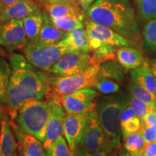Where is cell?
Wrapping results in <instances>:
<instances>
[{
	"mask_svg": "<svg viewBox=\"0 0 156 156\" xmlns=\"http://www.w3.org/2000/svg\"><path fill=\"white\" fill-rule=\"evenodd\" d=\"M9 59L12 73L5 106L7 111L17 113L28 101L46 99L51 91L49 74L34 67L21 54L12 52Z\"/></svg>",
	"mask_w": 156,
	"mask_h": 156,
	"instance_id": "obj_1",
	"label": "cell"
},
{
	"mask_svg": "<svg viewBox=\"0 0 156 156\" xmlns=\"http://www.w3.org/2000/svg\"><path fill=\"white\" fill-rule=\"evenodd\" d=\"M85 12L89 20L109 28L130 40L136 41L139 38L137 17L129 2L95 0Z\"/></svg>",
	"mask_w": 156,
	"mask_h": 156,
	"instance_id": "obj_2",
	"label": "cell"
},
{
	"mask_svg": "<svg viewBox=\"0 0 156 156\" xmlns=\"http://www.w3.org/2000/svg\"><path fill=\"white\" fill-rule=\"evenodd\" d=\"M51 112V101L34 100L25 103L17 111L13 121L25 133L34 136L43 142L46 137V127Z\"/></svg>",
	"mask_w": 156,
	"mask_h": 156,
	"instance_id": "obj_3",
	"label": "cell"
},
{
	"mask_svg": "<svg viewBox=\"0 0 156 156\" xmlns=\"http://www.w3.org/2000/svg\"><path fill=\"white\" fill-rule=\"evenodd\" d=\"M126 104L127 101L120 96L103 97L96 103L95 111L113 149L121 147L120 114Z\"/></svg>",
	"mask_w": 156,
	"mask_h": 156,
	"instance_id": "obj_4",
	"label": "cell"
},
{
	"mask_svg": "<svg viewBox=\"0 0 156 156\" xmlns=\"http://www.w3.org/2000/svg\"><path fill=\"white\" fill-rule=\"evenodd\" d=\"M23 56L34 67L41 71L50 73L59 58L69 51L58 44H45L39 41H28L22 48Z\"/></svg>",
	"mask_w": 156,
	"mask_h": 156,
	"instance_id": "obj_5",
	"label": "cell"
},
{
	"mask_svg": "<svg viewBox=\"0 0 156 156\" xmlns=\"http://www.w3.org/2000/svg\"><path fill=\"white\" fill-rule=\"evenodd\" d=\"M99 65L94 64L83 73L70 76H50L51 90L58 96L69 95L81 89L95 87Z\"/></svg>",
	"mask_w": 156,
	"mask_h": 156,
	"instance_id": "obj_6",
	"label": "cell"
},
{
	"mask_svg": "<svg viewBox=\"0 0 156 156\" xmlns=\"http://www.w3.org/2000/svg\"><path fill=\"white\" fill-rule=\"evenodd\" d=\"M85 152L105 151L110 153L113 147L105 134L96 111L87 113L80 145Z\"/></svg>",
	"mask_w": 156,
	"mask_h": 156,
	"instance_id": "obj_7",
	"label": "cell"
},
{
	"mask_svg": "<svg viewBox=\"0 0 156 156\" xmlns=\"http://www.w3.org/2000/svg\"><path fill=\"white\" fill-rule=\"evenodd\" d=\"M46 98L51 101V112L46 127V137L42 142L45 151L50 149L51 146L63 133V124L67 112L61 103V97L51 91Z\"/></svg>",
	"mask_w": 156,
	"mask_h": 156,
	"instance_id": "obj_8",
	"label": "cell"
},
{
	"mask_svg": "<svg viewBox=\"0 0 156 156\" xmlns=\"http://www.w3.org/2000/svg\"><path fill=\"white\" fill-rule=\"evenodd\" d=\"M94 64L92 56L89 53L69 52L59 58L51 68L50 73L56 76L74 75L83 73Z\"/></svg>",
	"mask_w": 156,
	"mask_h": 156,
	"instance_id": "obj_9",
	"label": "cell"
},
{
	"mask_svg": "<svg viewBox=\"0 0 156 156\" xmlns=\"http://www.w3.org/2000/svg\"><path fill=\"white\" fill-rule=\"evenodd\" d=\"M28 42L22 20L0 22V45L7 51L22 49Z\"/></svg>",
	"mask_w": 156,
	"mask_h": 156,
	"instance_id": "obj_10",
	"label": "cell"
},
{
	"mask_svg": "<svg viewBox=\"0 0 156 156\" xmlns=\"http://www.w3.org/2000/svg\"><path fill=\"white\" fill-rule=\"evenodd\" d=\"M99 94L91 88L81 89L69 95L61 96L62 106L67 114H85L95 110V99Z\"/></svg>",
	"mask_w": 156,
	"mask_h": 156,
	"instance_id": "obj_11",
	"label": "cell"
},
{
	"mask_svg": "<svg viewBox=\"0 0 156 156\" xmlns=\"http://www.w3.org/2000/svg\"><path fill=\"white\" fill-rule=\"evenodd\" d=\"M86 118L87 114H85L66 115L63 124V134L72 152L80 145Z\"/></svg>",
	"mask_w": 156,
	"mask_h": 156,
	"instance_id": "obj_12",
	"label": "cell"
},
{
	"mask_svg": "<svg viewBox=\"0 0 156 156\" xmlns=\"http://www.w3.org/2000/svg\"><path fill=\"white\" fill-rule=\"evenodd\" d=\"M13 132L18 142L21 156H46L42 142L31 134L23 132L13 121L9 120Z\"/></svg>",
	"mask_w": 156,
	"mask_h": 156,
	"instance_id": "obj_13",
	"label": "cell"
},
{
	"mask_svg": "<svg viewBox=\"0 0 156 156\" xmlns=\"http://www.w3.org/2000/svg\"><path fill=\"white\" fill-rule=\"evenodd\" d=\"M40 9L36 0H21L12 5H4L0 9V22L9 20H23Z\"/></svg>",
	"mask_w": 156,
	"mask_h": 156,
	"instance_id": "obj_14",
	"label": "cell"
},
{
	"mask_svg": "<svg viewBox=\"0 0 156 156\" xmlns=\"http://www.w3.org/2000/svg\"><path fill=\"white\" fill-rule=\"evenodd\" d=\"M85 27L90 28L103 42L114 46L116 48L122 47V46H132L133 47L136 45V43L134 41L122 36L106 26L95 23L89 19L85 20Z\"/></svg>",
	"mask_w": 156,
	"mask_h": 156,
	"instance_id": "obj_15",
	"label": "cell"
},
{
	"mask_svg": "<svg viewBox=\"0 0 156 156\" xmlns=\"http://www.w3.org/2000/svg\"><path fill=\"white\" fill-rule=\"evenodd\" d=\"M18 142L11 124L6 119L2 122L0 133V156H18Z\"/></svg>",
	"mask_w": 156,
	"mask_h": 156,
	"instance_id": "obj_16",
	"label": "cell"
},
{
	"mask_svg": "<svg viewBox=\"0 0 156 156\" xmlns=\"http://www.w3.org/2000/svg\"><path fill=\"white\" fill-rule=\"evenodd\" d=\"M57 44L67 47L69 52L81 51L84 53L90 52L87 32L85 28H80L69 32L67 36Z\"/></svg>",
	"mask_w": 156,
	"mask_h": 156,
	"instance_id": "obj_17",
	"label": "cell"
},
{
	"mask_svg": "<svg viewBox=\"0 0 156 156\" xmlns=\"http://www.w3.org/2000/svg\"><path fill=\"white\" fill-rule=\"evenodd\" d=\"M117 61L125 69H134L145 62L142 53L132 46H122L116 52Z\"/></svg>",
	"mask_w": 156,
	"mask_h": 156,
	"instance_id": "obj_18",
	"label": "cell"
},
{
	"mask_svg": "<svg viewBox=\"0 0 156 156\" xmlns=\"http://www.w3.org/2000/svg\"><path fill=\"white\" fill-rule=\"evenodd\" d=\"M44 22L37 41L45 44H57L67 36L68 33L60 30L52 22L49 15L44 11Z\"/></svg>",
	"mask_w": 156,
	"mask_h": 156,
	"instance_id": "obj_19",
	"label": "cell"
},
{
	"mask_svg": "<svg viewBox=\"0 0 156 156\" xmlns=\"http://www.w3.org/2000/svg\"><path fill=\"white\" fill-rule=\"evenodd\" d=\"M44 6L45 11L48 13L51 19L70 15L82 14L84 12L77 0H69L56 3H45Z\"/></svg>",
	"mask_w": 156,
	"mask_h": 156,
	"instance_id": "obj_20",
	"label": "cell"
},
{
	"mask_svg": "<svg viewBox=\"0 0 156 156\" xmlns=\"http://www.w3.org/2000/svg\"><path fill=\"white\" fill-rule=\"evenodd\" d=\"M130 75L134 83L156 95V79L147 62H145L140 67L132 69Z\"/></svg>",
	"mask_w": 156,
	"mask_h": 156,
	"instance_id": "obj_21",
	"label": "cell"
},
{
	"mask_svg": "<svg viewBox=\"0 0 156 156\" xmlns=\"http://www.w3.org/2000/svg\"><path fill=\"white\" fill-rule=\"evenodd\" d=\"M44 19V11L39 9L22 20L28 41H36L38 40Z\"/></svg>",
	"mask_w": 156,
	"mask_h": 156,
	"instance_id": "obj_22",
	"label": "cell"
},
{
	"mask_svg": "<svg viewBox=\"0 0 156 156\" xmlns=\"http://www.w3.org/2000/svg\"><path fill=\"white\" fill-rule=\"evenodd\" d=\"M98 77L106 78L121 83L125 80V69L115 59L107 60L99 65Z\"/></svg>",
	"mask_w": 156,
	"mask_h": 156,
	"instance_id": "obj_23",
	"label": "cell"
},
{
	"mask_svg": "<svg viewBox=\"0 0 156 156\" xmlns=\"http://www.w3.org/2000/svg\"><path fill=\"white\" fill-rule=\"evenodd\" d=\"M51 20L54 25L58 28L67 33L80 28H85V20L83 13L67 15Z\"/></svg>",
	"mask_w": 156,
	"mask_h": 156,
	"instance_id": "obj_24",
	"label": "cell"
},
{
	"mask_svg": "<svg viewBox=\"0 0 156 156\" xmlns=\"http://www.w3.org/2000/svg\"><path fill=\"white\" fill-rule=\"evenodd\" d=\"M12 73L10 64L0 57V108L6 106L7 89Z\"/></svg>",
	"mask_w": 156,
	"mask_h": 156,
	"instance_id": "obj_25",
	"label": "cell"
},
{
	"mask_svg": "<svg viewBox=\"0 0 156 156\" xmlns=\"http://www.w3.org/2000/svg\"><path fill=\"white\" fill-rule=\"evenodd\" d=\"M124 140V147L131 154H142L146 146L141 132H136L126 136Z\"/></svg>",
	"mask_w": 156,
	"mask_h": 156,
	"instance_id": "obj_26",
	"label": "cell"
},
{
	"mask_svg": "<svg viewBox=\"0 0 156 156\" xmlns=\"http://www.w3.org/2000/svg\"><path fill=\"white\" fill-rule=\"evenodd\" d=\"M130 95L143 101L148 106L156 111V95L153 94L135 83L130 84L129 86Z\"/></svg>",
	"mask_w": 156,
	"mask_h": 156,
	"instance_id": "obj_27",
	"label": "cell"
},
{
	"mask_svg": "<svg viewBox=\"0 0 156 156\" xmlns=\"http://www.w3.org/2000/svg\"><path fill=\"white\" fill-rule=\"evenodd\" d=\"M140 17L145 21L156 19V0H134Z\"/></svg>",
	"mask_w": 156,
	"mask_h": 156,
	"instance_id": "obj_28",
	"label": "cell"
},
{
	"mask_svg": "<svg viewBox=\"0 0 156 156\" xmlns=\"http://www.w3.org/2000/svg\"><path fill=\"white\" fill-rule=\"evenodd\" d=\"M142 41L147 49L156 53V19L147 21L142 31Z\"/></svg>",
	"mask_w": 156,
	"mask_h": 156,
	"instance_id": "obj_29",
	"label": "cell"
},
{
	"mask_svg": "<svg viewBox=\"0 0 156 156\" xmlns=\"http://www.w3.org/2000/svg\"><path fill=\"white\" fill-rule=\"evenodd\" d=\"M46 153L51 156H73V153L62 136H60Z\"/></svg>",
	"mask_w": 156,
	"mask_h": 156,
	"instance_id": "obj_30",
	"label": "cell"
},
{
	"mask_svg": "<svg viewBox=\"0 0 156 156\" xmlns=\"http://www.w3.org/2000/svg\"><path fill=\"white\" fill-rule=\"evenodd\" d=\"M142 121L137 116L129 119L125 122L121 123V132L123 139L128 136L129 134L139 132L142 128Z\"/></svg>",
	"mask_w": 156,
	"mask_h": 156,
	"instance_id": "obj_31",
	"label": "cell"
},
{
	"mask_svg": "<svg viewBox=\"0 0 156 156\" xmlns=\"http://www.w3.org/2000/svg\"><path fill=\"white\" fill-rule=\"evenodd\" d=\"M95 87L99 92L103 94H111L118 92L120 89V86L117 82L112 80L106 79V78L98 77Z\"/></svg>",
	"mask_w": 156,
	"mask_h": 156,
	"instance_id": "obj_32",
	"label": "cell"
},
{
	"mask_svg": "<svg viewBox=\"0 0 156 156\" xmlns=\"http://www.w3.org/2000/svg\"><path fill=\"white\" fill-rule=\"evenodd\" d=\"M127 102L130 106L134 109L136 116H137L142 121L145 119L147 115L151 113L153 109L148 106L143 101H140V99L136 98L132 95L128 97Z\"/></svg>",
	"mask_w": 156,
	"mask_h": 156,
	"instance_id": "obj_33",
	"label": "cell"
},
{
	"mask_svg": "<svg viewBox=\"0 0 156 156\" xmlns=\"http://www.w3.org/2000/svg\"><path fill=\"white\" fill-rule=\"evenodd\" d=\"M140 131L141 132L146 144L156 142V125L145 126L142 124Z\"/></svg>",
	"mask_w": 156,
	"mask_h": 156,
	"instance_id": "obj_34",
	"label": "cell"
},
{
	"mask_svg": "<svg viewBox=\"0 0 156 156\" xmlns=\"http://www.w3.org/2000/svg\"><path fill=\"white\" fill-rule=\"evenodd\" d=\"M136 116V114L134 109L128 104H126L125 106L123 108L120 114V124L121 123L125 122L126 120L132 118V117Z\"/></svg>",
	"mask_w": 156,
	"mask_h": 156,
	"instance_id": "obj_35",
	"label": "cell"
},
{
	"mask_svg": "<svg viewBox=\"0 0 156 156\" xmlns=\"http://www.w3.org/2000/svg\"><path fill=\"white\" fill-rule=\"evenodd\" d=\"M142 124L145 126L156 125V111H152L142 120Z\"/></svg>",
	"mask_w": 156,
	"mask_h": 156,
	"instance_id": "obj_36",
	"label": "cell"
},
{
	"mask_svg": "<svg viewBox=\"0 0 156 156\" xmlns=\"http://www.w3.org/2000/svg\"><path fill=\"white\" fill-rule=\"evenodd\" d=\"M142 154L144 156H156V142L146 144Z\"/></svg>",
	"mask_w": 156,
	"mask_h": 156,
	"instance_id": "obj_37",
	"label": "cell"
},
{
	"mask_svg": "<svg viewBox=\"0 0 156 156\" xmlns=\"http://www.w3.org/2000/svg\"><path fill=\"white\" fill-rule=\"evenodd\" d=\"M84 12L95 2V0H77Z\"/></svg>",
	"mask_w": 156,
	"mask_h": 156,
	"instance_id": "obj_38",
	"label": "cell"
},
{
	"mask_svg": "<svg viewBox=\"0 0 156 156\" xmlns=\"http://www.w3.org/2000/svg\"><path fill=\"white\" fill-rule=\"evenodd\" d=\"M86 156H107L108 153L105 151H98V152H85Z\"/></svg>",
	"mask_w": 156,
	"mask_h": 156,
	"instance_id": "obj_39",
	"label": "cell"
},
{
	"mask_svg": "<svg viewBox=\"0 0 156 156\" xmlns=\"http://www.w3.org/2000/svg\"><path fill=\"white\" fill-rule=\"evenodd\" d=\"M119 156H144L143 154H131L125 149H121L119 152Z\"/></svg>",
	"mask_w": 156,
	"mask_h": 156,
	"instance_id": "obj_40",
	"label": "cell"
},
{
	"mask_svg": "<svg viewBox=\"0 0 156 156\" xmlns=\"http://www.w3.org/2000/svg\"><path fill=\"white\" fill-rule=\"evenodd\" d=\"M72 153H73V156H86L85 151L80 147H78L77 149L72 152Z\"/></svg>",
	"mask_w": 156,
	"mask_h": 156,
	"instance_id": "obj_41",
	"label": "cell"
},
{
	"mask_svg": "<svg viewBox=\"0 0 156 156\" xmlns=\"http://www.w3.org/2000/svg\"><path fill=\"white\" fill-rule=\"evenodd\" d=\"M150 67H151L152 73L153 74L154 77L156 79V59L151 60V62H150Z\"/></svg>",
	"mask_w": 156,
	"mask_h": 156,
	"instance_id": "obj_42",
	"label": "cell"
},
{
	"mask_svg": "<svg viewBox=\"0 0 156 156\" xmlns=\"http://www.w3.org/2000/svg\"><path fill=\"white\" fill-rule=\"evenodd\" d=\"M2 2V3L4 5H12V4L17 2L21 1V0H0Z\"/></svg>",
	"mask_w": 156,
	"mask_h": 156,
	"instance_id": "obj_43",
	"label": "cell"
},
{
	"mask_svg": "<svg viewBox=\"0 0 156 156\" xmlns=\"http://www.w3.org/2000/svg\"><path fill=\"white\" fill-rule=\"evenodd\" d=\"M69 1V0H44L43 1V5L45 3H56V2H61Z\"/></svg>",
	"mask_w": 156,
	"mask_h": 156,
	"instance_id": "obj_44",
	"label": "cell"
},
{
	"mask_svg": "<svg viewBox=\"0 0 156 156\" xmlns=\"http://www.w3.org/2000/svg\"><path fill=\"white\" fill-rule=\"evenodd\" d=\"M7 56V53L6 50L2 46L0 45V57H5Z\"/></svg>",
	"mask_w": 156,
	"mask_h": 156,
	"instance_id": "obj_45",
	"label": "cell"
},
{
	"mask_svg": "<svg viewBox=\"0 0 156 156\" xmlns=\"http://www.w3.org/2000/svg\"><path fill=\"white\" fill-rule=\"evenodd\" d=\"M2 110H3V107L2 108H0V133H1V126H2V122L3 119V115H2Z\"/></svg>",
	"mask_w": 156,
	"mask_h": 156,
	"instance_id": "obj_46",
	"label": "cell"
},
{
	"mask_svg": "<svg viewBox=\"0 0 156 156\" xmlns=\"http://www.w3.org/2000/svg\"><path fill=\"white\" fill-rule=\"evenodd\" d=\"M110 1L116 2H122V3L129 2V0H110Z\"/></svg>",
	"mask_w": 156,
	"mask_h": 156,
	"instance_id": "obj_47",
	"label": "cell"
},
{
	"mask_svg": "<svg viewBox=\"0 0 156 156\" xmlns=\"http://www.w3.org/2000/svg\"><path fill=\"white\" fill-rule=\"evenodd\" d=\"M3 6H4V5H3L2 3V2L0 1V9H1L2 8V7H3Z\"/></svg>",
	"mask_w": 156,
	"mask_h": 156,
	"instance_id": "obj_48",
	"label": "cell"
},
{
	"mask_svg": "<svg viewBox=\"0 0 156 156\" xmlns=\"http://www.w3.org/2000/svg\"><path fill=\"white\" fill-rule=\"evenodd\" d=\"M111 156H119V155H117V153H112V155H111Z\"/></svg>",
	"mask_w": 156,
	"mask_h": 156,
	"instance_id": "obj_49",
	"label": "cell"
},
{
	"mask_svg": "<svg viewBox=\"0 0 156 156\" xmlns=\"http://www.w3.org/2000/svg\"><path fill=\"white\" fill-rule=\"evenodd\" d=\"M46 156H51L49 154H47V153H46Z\"/></svg>",
	"mask_w": 156,
	"mask_h": 156,
	"instance_id": "obj_50",
	"label": "cell"
},
{
	"mask_svg": "<svg viewBox=\"0 0 156 156\" xmlns=\"http://www.w3.org/2000/svg\"><path fill=\"white\" fill-rule=\"evenodd\" d=\"M38 1H40V2H43V1H44V0H38Z\"/></svg>",
	"mask_w": 156,
	"mask_h": 156,
	"instance_id": "obj_51",
	"label": "cell"
}]
</instances>
